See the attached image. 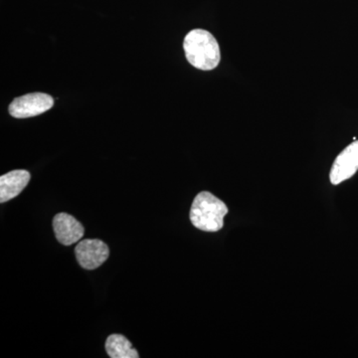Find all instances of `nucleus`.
Here are the masks:
<instances>
[{
  "label": "nucleus",
  "instance_id": "1",
  "mask_svg": "<svg viewBox=\"0 0 358 358\" xmlns=\"http://www.w3.org/2000/svg\"><path fill=\"white\" fill-rule=\"evenodd\" d=\"M183 48L188 62L197 69L213 70L220 62L217 40L206 30L194 29L188 33L183 42Z\"/></svg>",
  "mask_w": 358,
  "mask_h": 358
},
{
  "label": "nucleus",
  "instance_id": "2",
  "mask_svg": "<svg viewBox=\"0 0 358 358\" xmlns=\"http://www.w3.org/2000/svg\"><path fill=\"white\" fill-rule=\"evenodd\" d=\"M227 213L228 207L222 200L210 192H202L193 200L189 217L192 225L197 229L204 232H217L222 229L224 217Z\"/></svg>",
  "mask_w": 358,
  "mask_h": 358
},
{
  "label": "nucleus",
  "instance_id": "3",
  "mask_svg": "<svg viewBox=\"0 0 358 358\" xmlns=\"http://www.w3.org/2000/svg\"><path fill=\"white\" fill-rule=\"evenodd\" d=\"M54 100L44 93L27 94L16 98L9 106V114L16 119H26L44 114L51 109Z\"/></svg>",
  "mask_w": 358,
  "mask_h": 358
},
{
  "label": "nucleus",
  "instance_id": "4",
  "mask_svg": "<svg viewBox=\"0 0 358 358\" xmlns=\"http://www.w3.org/2000/svg\"><path fill=\"white\" fill-rule=\"evenodd\" d=\"M75 255L79 265L86 270L101 267L110 256L108 245L99 239H84L77 244Z\"/></svg>",
  "mask_w": 358,
  "mask_h": 358
},
{
  "label": "nucleus",
  "instance_id": "5",
  "mask_svg": "<svg viewBox=\"0 0 358 358\" xmlns=\"http://www.w3.org/2000/svg\"><path fill=\"white\" fill-rule=\"evenodd\" d=\"M358 171V141L346 147L334 160L329 179L334 185L352 178Z\"/></svg>",
  "mask_w": 358,
  "mask_h": 358
},
{
  "label": "nucleus",
  "instance_id": "6",
  "mask_svg": "<svg viewBox=\"0 0 358 358\" xmlns=\"http://www.w3.org/2000/svg\"><path fill=\"white\" fill-rule=\"evenodd\" d=\"M53 229L58 241L65 246L81 241L85 234L84 226L68 213H59L54 217Z\"/></svg>",
  "mask_w": 358,
  "mask_h": 358
},
{
  "label": "nucleus",
  "instance_id": "7",
  "mask_svg": "<svg viewBox=\"0 0 358 358\" xmlns=\"http://www.w3.org/2000/svg\"><path fill=\"white\" fill-rule=\"evenodd\" d=\"M30 173L24 169H17L4 174L0 178V202L9 201L23 192L29 183Z\"/></svg>",
  "mask_w": 358,
  "mask_h": 358
},
{
  "label": "nucleus",
  "instance_id": "8",
  "mask_svg": "<svg viewBox=\"0 0 358 358\" xmlns=\"http://www.w3.org/2000/svg\"><path fill=\"white\" fill-rule=\"evenodd\" d=\"M106 352L110 358H138V350H134L129 339L122 334H112L106 341Z\"/></svg>",
  "mask_w": 358,
  "mask_h": 358
}]
</instances>
